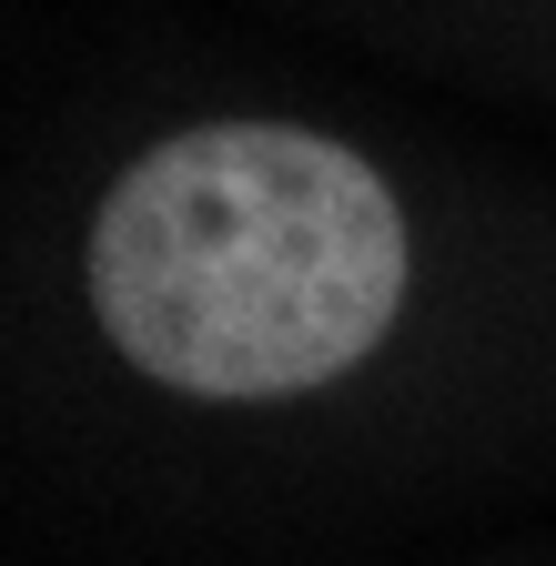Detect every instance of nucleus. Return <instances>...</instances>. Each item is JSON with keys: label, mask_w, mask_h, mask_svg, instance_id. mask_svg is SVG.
Masks as SVG:
<instances>
[{"label": "nucleus", "mask_w": 556, "mask_h": 566, "mask_svg": "<svg viewBox=\"0 0 556 566\" xmlns=\"http://www.w3.org/2000/svg\"><path fill=\"white\" fill-rule=\"evenodd\" d=\"M92 304L182 395H304L405 304V212L324 132L213 122L143 153L92 223Z\"/></svg>", "instance_id": "nucleus-1"}]
</instances>
